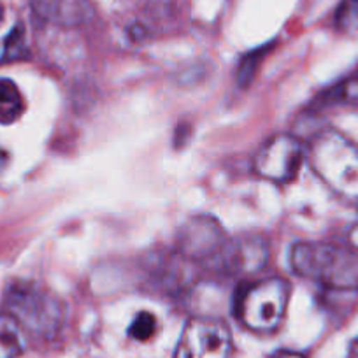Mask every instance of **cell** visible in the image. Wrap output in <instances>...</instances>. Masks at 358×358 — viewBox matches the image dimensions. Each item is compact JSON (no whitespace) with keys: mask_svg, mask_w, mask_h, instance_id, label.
<instances>
[{"mask_svg":"<svg viewBox=\"0 0 358 358\" xmlns=\"http://www.w3.org/2000/svg\"><path fill=\"white\" fill-rule=\"evenodd\" d=\"M25 350V334L18 320L0 315V358H16Z\"/></svg>","mask_w":358,"mask_h":358,"instance_id":"obj_8","label":"cell"},{"mask_svg":"<svg viewBox=\"0 0 358 358\" xmlns=\"http://www.w3.org/2000/svg\"><path fill=\"white\" fill-rule=\"evenodd\" d=\"M25 111V101L11 79H0V125H11Z\"/></svg>","mask_w":358,"mask_h":358,"instance_id":"obj_9","label":"cell"},{"mask_svg":"<svg viewBox=\"0 0 358 358\" xmlns=\"http://www.w3.org/2000/svg\"><path fill=\"white\" fill-rule=\"evenodd\" d=\"M37 13L60 22H79L83 16L81 0H37Z\"/></svg>","mask_w":358,"mask_h":358,"instance_id":"obj_10","label":"cell"},{"mask_svg":"<svg viewBox=\"0 0 358 358\" xmlns=\"http://www.w3.org/2000/svg\"><path fill=\"white\" fill-rule=\"evenodd\" d=\"M348 239H350L351 246H353L355 250H358V223L350 230V236H348Z\"/></svg>","mask_w":358,"mask_h":358,"instance_id":"obj_16","label":"cell"},{"mask_svg":"<svg viewBox=\"0 0 358 358\" xmlns=\"http://www.w3.org/2000/svg\"><path fill=\"white\" fill-rule=\"evenodd\" d=\"M337 29L353 32L358 29V0H343L336 13Z\"/></svg>","mask_w":358,"mask_h":358,"instance_id":"obj_12","label":"cell"},{"mask_svg":"<svg viewBox=\"0 0 358 358\" xmlns=\"http://www.w3.org/2000/svg\"><path fill=\"white\" fill-rule=\"evenodd\" d=\"M309 165L323 183L348 201H358V148L334 129L316 134L306 151Z\"/></svg>","mask_w":358,"mask_h":358,"instance_id":"obj_1","label":"cell"},{"mask_svg":"<svg viewBox=\"0 0 358 358\" xmlns=\"http://www.w3.org/2000/svg\"><path fill=\"white\" fill-rule=\"evenodd\" d=\"M294 273L332 290L358 287V257L350 250L325 243H297L290 251Z\"/></svg>","mask_w":358,"mask_h":358,"instance_id":"obj_2","label":"cell"},{"mask_svg":"<svg viewBox=\"0 0 358 358\" xmlns=\"http://www.w3.org/2000/svg\"><path fill=\"white\" fill-rule=\"evenodd\" d=\"M27 57V46H25V34H23L22 27H16L11 34L8 36L4 44V53L0 58V64H9V62L23 60Z\"/></svg>","mask_w":358,"mask_h":358,"instance_id":"obj_11","label":"cell"},{"mask_svg":"<svg viewBox=\"0 0 358 358\" xmlns=\"http://www.w3.org/2000/svg\"><path fill=\"white\" fill-rule=\"evenodd\" d=\"M155 329H157V320L151 313L143 311L134 318L132 325L129 327L130 337L137 341H148L155 334Z\"/></svg>","mask_w":358,"mask_h":358,"instance_id":"obj_13","label":"cell"},{"mask_svg":"<svg viewBox=\"0 0 358 358\" xmlns=\"http://www.w3.org/2000/svg\"><path fill=\"white\" fill-rule=\"evenodd\" d=\"M332 101H350V99H358V79H350L348 83L337 86L329 94Z\"/></svg>","mask_w":358,"mask_h":358,"instance_id":"obj_14","label":"cell"},{"mask_svg":"<svg viewBox=\"0 0 358 358\" xmlns=\"http://www.w3.org/2000/svg\"><path fill=\"white\" fill-rule=\"evenodd\" d=\"M304 158L306 151L301 141L290 134H280L271 137L258 150L253 169L260 178L274 183H287L301 171Z\"/></svg>","mask_w":358,"mask_h":358,"instance_id":"obj_6","label":"cell"},{"mask_svg":"<svg viewBox=\"0 0 358 358\" xmlns=\"http://www.w3.org/2000/svg\"><path fill=\"white\" fill-rule=\"evenodd\" d=\"M181 250L192 258H213L225 253L223 232L215 220H192L188 232L181 236Z\"/></svg>","mask_w":358,"mask_h":358,"instance_id":"obj_7","label":"cell"},{"mask_svg":"<svg viewBox=\"0 0 358 358\" xmlns=\"http://www.w3.org/2000/svg\"><path fill=\"white\" fill-rule=\"evenodd\" d=\"M2 20H4V6L0 2V23H2Z\"/></svg>","mask_w":358,"mask_h":358,"instance_id":"obj_19","label":"cell"},{"mask_svg":"<svg viewBox=\"0 0 358 358\" xmlns=\"http://www.w3.org/2000/svg\"><path fill=\"white\" fill-rule=\"evenodd\" d=\"M350 358H358V339L355 341L353 346H351V351H350Z\"/></svg>","mask_w":358,"mask_h":358,"instance_id":"obj_17","label":"cell"},{"mask_svg":"<svg viewBox=\"0 0 358 358\" xmlns=\"http://www.w3.org/2000/svg\"><path fill=\"white\" fill-rule=\"evenodd\" d=\"M290 295L292 287L285 278L255 281L237 294L236 315L253 332H273L283 322Z\"/></svg>","mask_w":358,"mask_h":358,"instance_id":"obj_3","label":"cell"},{"mask_svg":"<svg viewBox=\"0 0 358 358\" xmlns=\"http://www.w3.org/2000/svg\"><path fill=\"white\" fill-rule=\"evenodd\" d=\"M232 336L222 320L192 318L185 325L174 358H229Z\"/></svg>","mask_w":358,"mask_h":358,"instance_id":"obj_5","label":"cell"},{"mask_svg":"<svg viewBox=\"0 0 358 358\" xmlns=\"http://www.w3.org/2000/svg\"><path fill=\"white\" fill-rule=\"evenodd\" d=\"M6 164H8V153L0 150V169H4Z\"/></svg>","mask_w":358,"mask_h":358,"instance_id":"obj_18","label":"cell"},{"mask_svg":"<svg viewBox=\"0 0 358 358\" xmlns=\"http://www.w3.org/2000/svg\"><path fill=\"white\" fill-rule=\"evenodd\" d=\"M271 358H304L301 353H295V351H288V350H281L276 351Z\"/></svg>","mask_w":358,"mask_h":358,"instance_id":"obj_15","label":"cell"},{"mask_svg":"<svg viewBox=\"0 0 358 358\" xmlns=\"http://www.w3.org/2000/svg\"><path fill=\"white\" fill-rule=\"evenodd\" d=\"M11 316L18 320L23 329L41 336H51L60 327L64 318L62 302L51 292L36 285H16L8 294Z\"/></svg>","mask_w":358,"mask_h":358,"instance_id":"obj_4","label":"cell"}]
</instances>
